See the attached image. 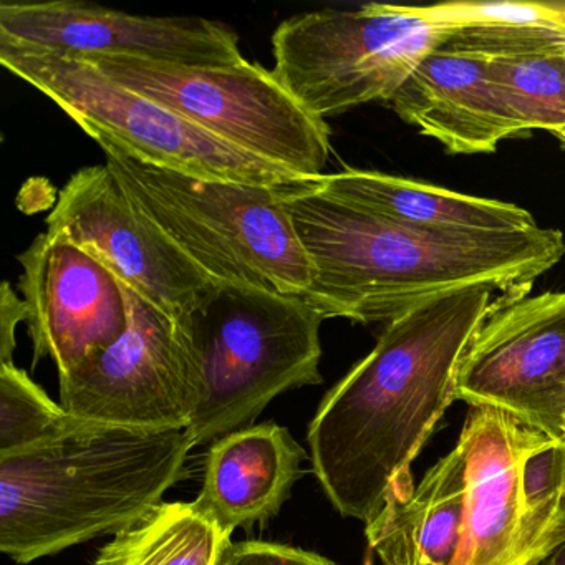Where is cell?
Instances as JSON below:
<instances>
[{
    "instance_id": "8",
    "label": "cell",
    "mask_w": 565,
    "mask_h": 565,
    "mask_svg": "<svg viewBox=\"0 0 565 565\" xmlns=\"http://www.w3.org/2000/svg\"><path fill=\"white\" fill-rule=\"evenodd\" d=\"M81 58V57H78ZM105 77L214 137L316 184L329 163L330 128L273 71L243 61L191 67L140 57H84Z\"/></svg>"
},
{
    "instance_id": "7",
    "label": "cell",
    "mask_w": 565,
    "mask_h": 565,
    "mask_svg": "<svg viewBox=\"0 0 565 565\" xmlns=\"http://www.w3.org/2000/svg\"><path fill=\"white\" fill-rule=\"evenodd\" d=\"M449 29L431 8L372 2L306 12L274 32L273 72L306 110L326 120L392 100Z\"/></svg>"
},
{
    "instance_id": "9",
    "label": "cell",
    "mask_w": 565,
    "mask_h": 565,
    "mask_svg": "<svg viewBox=\"0 0 565 565\" xmlns=\"http://www.w3.org/2000/svg\"><path fill=\"white\" fill-rule=\"evenodd\" d=\"M121 284L130 307L127 332L84 369L61 380V405L95 425L188 429L201 388L190 319L168 316Z\"/></svg>"
},
{
    "instance_id": "3",
    "label": "cell",
    "mask_w": 565,
    "mask_h": 565,
    "mask_svg": "<svg viewBox=\"0 0 565 565\" xmlns=\"http://www.w3.org/2000/svg\"><path fill=\"white\" fill-rule=\"evenodd\" d=\"M186 429L82 422L74 431L0 456V551L18 564L118 534L184 478Z\"/></svg>"
},
{
    "instance_id": "23",
    "label": "cell",
    "mask_w": 565,
    "mask_h": 565,
    "mask_svg": "<svg viewBox=\"0 0 565 565\" xmlns=\"http://www.w3.org/2000/svg\"><path fill=\"white\" fill-rule=\"evenodd\" d=\"M217 565H335L317 552L274 542H231Z\"/></svg>"
},
{
    "instance_id": "10",
    "label": "cell",
    "mask_w": 565,
    "mask_h": 565,
    "mask_svg": "<svg viewBox=\"0 0 565 565\" xmlns=\"http://www.w3.org/2000/svg\"><path fill=\"white\" fill-rule=\"evenodd\" d=\"M458 399L565 439V292L504 297L459 369Z\"/></svg>"
},
{
    "instance_id": "29",
    "label": "cell",
    "mask_w": 565,
    "mask_h": 565,
    "mask_svg": "<svg viewBox=\"0 0 565 565\" xmlns=\"http://www.w3.org/2000/svg\"><path fill=\"white\" fill-rule=\"evenodd\" d=\"M564 435H565V422H564Z\"/></svg>"
},
{
    "instance_id": "13",
    "label": "cell",
    "mask_w": 565,
    "mask_h": 565,
    "mask_svg": "<svg viewBox=\"0 0 565 565\" xmlns=\"http://www.w3.org/2000/svg\"><path fill=\"white\" fill-rule=\"evenodd\" d=\"M18 259L34 365L52 359L68 379L127 332L124 284L84 247L45 231Z\"/></svg>"
},
{
    "instance_id": "11",
    "label": "cell",
    "mask_w": 565,
    "mask_h": 565,
    "mask_svg": "<svg viewBox=\"0 0 565 565\" xmlns=\"http://www.w3.org/2000/svg\"><path fill=\"white\" fill-rule=\"evenodd\" d=\"M45 223L49 234L84 247L118 279L177 319H190L217 286L137 213L107 164L72 174Z\"/></svg>"
},
{
    "instance_id": "25",
    "label": "cell",
    "mask_w": 565,
    "mask_h": 565,
    "mask_svg": "<svg viewBox=\"0 0 565 565\" xmlns=\"http://www.w3.org/2000/svg\"><path fill=\"white\" fill-rule=\"evenodd\" d=\"M537 565H565V542Z\"/></svg>"
},
{
    "instance_id": "24",
    "label": "cell",
    "mask_w": 565,
    "mask_h": 565,
    "mask_svg": "<svg viewBox=\"0 0 565 565\" xmlns=\"http://www.w3.org/2000/svg\"><path fill=\"white\" fill-rule=\"evenodd\" d=\"M28 306L24 299L12 289L11 282L6 280L0 289V363H14L15 333L22 322H28Z\"/></svg>"
},
{
    "instance_id": "19",
    "label": "cell",
    "mask_w": 565,
    "mask_h": 565,
    "mask_svg": "<svg viewBox=\"0 0 565 565\" xmlns=\"http://www.w3.org/2000/svg\"><path fill=\"white\" fill-rule=\"evenodd\" d=\"M431 9L451 24L436 52L484 62L565 54V22L554 4L455 2Z\"/></svg>"
},
{
    "instance_id": "20",
    "label": "cell",
    "mask_w": 565,
    "mask_h": 565,
    "mask_svg": "<svg viewBox=\"0 0 565 565\" xmlns=\"http://www.w3.org/2000/svg\"><path fill=\"white\" fill-rule=\"evenodd\" d=\"M230 544L193 502H161L115 534L94 565H217Z\"/></svg>"
},
{
    "instance_id": "15",
    "label": "cell",
    "mask_w": 565,
    "mask_h": 565,
    "mask_svg": "<svg viewBox=\"0 0 565 565\" xmlns=\"http://www.w3.org/2000/svg\"><path fill=\"white\" fill-rule=\"evenodd\" d=\"M406 124L451 154L492 153L521 135L489 77L488 62L431 52L388 102Z\"/></svg>"
},
{
    "instance_id": "18",
    "label": "cell",
    "mask_w": 565,
    "mask_h": 565,
    "mask_svg": "<svg viewBox=\"0 0 565 565\" xmlns=\"http://www.w3.org/2000/svg\"><path fill=\"white\" fill-rule=\"evenodd\" d=\"M316 186L337 200L422 230L519 231L537 226L531 213L515 204L468 196L379 171L345 168L323 174Z\"/></svg>"
},
{
    "instance_id": "14",
    "label": "cell",
    "mask_w": 565,
    "mask_h": 565,
    "mask_svg": "<svg viewBox=\"0 0 565 565\" xmlns=\"http://www.w3.org/2000/svg\"><path fill=\"white\" fill-rule=\"evenodd\" d=\"M539 435L498 409L469 413L458 439L466 452V512L456 565H537L561 547L522 501L519 471Z\"/></svg>"
},
{
    "instance_id": "1",
    "label": "cell",
    "mask_w": 565,
    "mask_h": 565,
    "mask_svg": "<svg viewBox=\"0 0 565 565\" xmlns=\"http://www.w3.org/2000/svg\"><path fill=\"white\" fill-rule=\"evenodd\" d=\"M494 289L443 294L386 323L372 352L329 390L307 441L317 481L343 518L369 524L412 492V465L458 399L459 369Z\"/></svg>"
},
{
    "instance_id": "16",
    "label": "cell",
    "mask_w": 565,
    "mask_h": 565,
    "mask_svg": "<svg viewBox=\"0 0 565 565\" xmlns=\"http://www.w3.org/2000/svg\"><path fill=\"white\" fill-rule=\"evenodd\" d=\"M306 458L289 429L276 423L227 433L207 451L194 508L230 535L267 522L279 514L302 478Z\"/></svg>"
},
{
    "instance_id": "2",
    "label": "cell",
    "mask_w": 565,
    "mask_h": 565,
    "mask_svg": "<svg viewBox=\"0 0 565 565\" xmlns=\"http://www.w3.org/2000/svg\"><path fill=\"white\" fill-rule=\"evenodd\" d=\"M284 204L312 264L303 299L323 319L388 323L429 299L475 286L525 296L565 256L558 230H422L337 200L316 184L290 188Z\"/></svg>"
},
{
    "instance_id": "4",
    "label": "cell",
    "mask_w": 565,
    "mask_h": 565,
    "mask_svg": "<svg viewBox=\"0 0 565 565\" xmlns=\"http://www.w3.org/2000/svg\"><path fill=\"white\" fill-rule=\"evenodd\" d=\"M104 151L137 213L214 284L306 296L312 264L284 204L290 188L203 180Z\"/></svg>"
},
{
    "instance_id": "22",
    "label": "cell",
    "mask_w": 565,
    "mask_h": 565,
    "mask_svg": "<svg viewBox=\"0 0 565 565\" xmlns=\"http://www.w3.org/2000/svg\"><path fill=\"white\" fill-rule=\"evenodd\" d=\"M81 423L24 370L14 363H0V456L54 441Z\"/></svg>"
},
{
    "instance_id": "21",
    "label": "cell",
    "mask_w": 565,
    "mask_h": 565,
    "mask_svg": "<svg viewBox=\"0 0 565 565\" xmlns=\"http://www.w3.org/2000/svg\"><path fill=\"white\" fill-rule=\"evenodd\" d=\"M488 72L521 135L565 131V54L488 62Z\"/></svg>"
},
{
    "instance_id": "5",
    "label": "cell",
    "mask_w": 565,
    "mask_h": 565,
    "mask_svg": "<svg viewBox=\"0 0 565 565\" xmlns=\"http://www.w3.org/2000/svg\"><path fill=\"white\" fill-rule=\"evenodd\" d=\"M323 317L303 297L216 286L190 316L200 365L198 445L246 428L287 390L322 383Z\"/></svg>"
},
{
    "instance_id": "26",
    "label": "cell",
    "mask_w": 565,
    "mask_h": 565,
    "mask_svg": "<svg viewBox=\"0 0 565 565\" xmlns=\"http://www.w3.org/2000/svg\"><path fill=\"white\" fill-rule=\"evenodd\" d=\"M555 137L558 138V141H561L562 148L565 150V131H562V134L555 135Z\"/></svg>"
},
{
    "instance_id": "17",
    "label": "cell",
    "mask_w": 565,
    "mask_h": 565,
    "mask_svg": "<svg viewBox=\"0 0 565 565\" xmlns=\"http://www.w3.org/2000/svg\"><path fill=\"white\" fill-rule=\"evenodd\" d=\"M465 512L466 452L458 441L412 492L390 498L366 524L370 551L385 565H456Z\"/></svg>"
},
{
    "instance_id": "12",
    "label": "cell",
    "mask_w": 565,
    "mask_h": 565,
    "mask_svg": "<svg viewBox=\"0 0 565 565\" xmlns=\"http://www.w3.org/2000/svg\"><path fill=\"white\" fill-rule=\"evenodd\" d=\"M0 44L81 58L140 57L191 67L246 61L236 32L221 22L128 14L81 0H4L0 4Z\"/></svg>"
},
{
    "instance_id": "28",
    "label": "cell",
    "mask_w": 565,
    "mask_h": 565,
    "mask_svg": "<svg viewBox=\"0 0 565 565\" xmlns=\"http://www.w3.org/2000/svg\"><path fill=\"white\" fill-rule=\"evenodd\" d=\"M366 565H370V561H366Z\"/></svg>"
},
{
    "instance_id": "6",
    "label": "cell",
    "mask_w": 565,
    "mask_h": 565,
    "mask_svg": "<svg viewBox=\"0 0 565 565\" xmlns=\"http://www.w3.org/2000/svg\"><path fill=\"white\" fill-rule=\"evenodd\" d=\"M0 64L51 98L102 150L203 180L273 188L312 184L121 87L82 58L0 44Z\"/></svg>"
},
{
    "instance_id": "27",
    "label": "cell",
    "mask_w": 565,
    "mask_h": 565,
    "mask_svg": "<svg viewBox=\"0 0 565 565\" xmlns=\"http://www.w3.org/2000/svg\"><path fill=\"white\" fill-rule=\"evenodd\" d=\"M557 6L558 12H561L562 19L565 21V4H555Z\"/></svg>"
}]
</instances>
